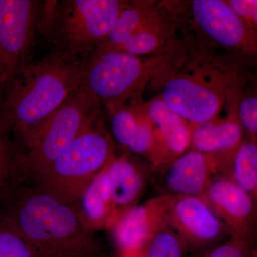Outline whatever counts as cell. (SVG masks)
<instances>
[{"label":"cell","mask_w":257,"mask_h":257,"mask_svg":"<svg viewBox=\"0 0 257 257\" xmlns=\"http://www.w3.org/2000/svg\"><path fill=\"white\" fill-rule=\"evenodd\" d=\"M1 215L39 257H98L101 246L77 207L36 186L19 184L3 201Z\"/></svg>","instance_id":"6da1fadb"},{"label":"cell","mask_w":257,"mask_h":257,"mask_svg":"<svg viewBox=\"0 0 257 257\" xmlns=\"http://www.w3.org/2000/svg\"><path fill=\"white\" fill-rule=\"evenodd\" d=\"M202 197L222 221L230 236L256 242V203L234 179L229 177L214 179Z\"/></svg>","instance_id":"8fae6325"},{"label":"cell","mask_w":257,"mask_h":257,"mask_svg":"<svg viewBox=\"0 0 257 257\" xmlns=\"http://www.w3.org/2000/svg\"><path fill=\"white\" fill-rule=\"evenodd\" d=\"M106 171L116 221L126 209L137 205L146 186V178L141 168L126 156L113 157L106 165Z\"/></svg>","instance_id":"e0dca14e"},{"label":"cell","mask_w":257,"mask_h":257,"mask_svg":"<svg viewBox=\"0 0 257 257\" xmlns=\"http://www.w3.org/2000/svg\"><path fill=\"white\" fill-rule=\"evenodd\" d=\"M170 195L152 198L124 211L111 226L120 257H140L154 233L166 221Z\"/></svg>","instance_id":"4fadbf2b"},{"label":"cell","mask_w":257,"mask_h":257,"mask_svg":"<svg viewBox=\"0 0 257 257\" xmlns=\"http://www.w3.org/2000/svg\"><path fill=\"white\" fill-rule=\"evenodd\" d=\"M231 162L219 155L189 150L162 168V195L202 197L214 175L226 171L231 175Z\"/></svg>","instance_id":"7c38bea8"},{"label":"cell","mask_w":257,"mask_h":257,"mask_svg":"<svg viewBox=\"0 0 257 257\" xmlns=\"http://www.w3.org/2000/svg\"><path fill=\"white\" fill-rule=\"evenodd\" d=\"M142 106L155 135L156 154L153 166L162 170L190 149V124L172 110L160 96Z\"/></svg>","instance_id":"5bb4252c"},{"label":"cell","mask_w":257,"mask_h":257,"mask_svg":"<svg viewBox=\"0 0 257 257\" xmlns=\"http://www.w3.org/2000/svg\"><path fill=\"white\" fill-rule=\"evenodd\" d=\"M100 105L83 82L60 108L29 134L17 147L23 181L33 180L46 170L101 114Z\"/></svg>","instance_id":"277c9868"},{"label":"cell","mask_w":257,"mask_h":257,"mask_svg":"<svg viewBox=\"0 0 257 257\" xmlns=\"http://www.w3.org/2000/svg\"><path fill=\"white\" fill-rule=\"evenodd\" d=\"M86 64L56 51L27 64L5 86L0 101V130L18 147L83 84Z\"/></svg>","instance_id":"7a4b0ae2"},{"label":"cell","mask_w":257,"mask_h":257,"mask_svg":"<svg viewBox=\"0 0 257 257\" xmlns=\"http://www.w3.org/2000/svg\"><path fill=\"white\" fill-rule=\"evenodd\" d=\"M252 257H257V241L255 243L254 248H253Z\"/></svg>","instance_id":"f1b7e54d"},{"label":"cell","mask_w":257,"mask_h":257,"mask_svg":"<svg viewBox=\"0 0 257 257\" xmlns=\"http://www.w3.org/2000/svg\"><path fill=\"white\" fill-rule=\"evenodd\" d=\"M239 92L231 99L229 112L226 117L216 118L202 124H190L189 150L219 155L228 159L232 163L235 153L246 138L236 111Z\"/></svg>","instance_id":"9a60e30c"},{"label":"cell","mask_w":257,"mask_h":257,"mask_svg":"<svg viewBox=\"0 0 257 257\" xmlns=\"http://www.w3.org/2000/svg\"><path fill=\"white\" fill-rule=\"evenodd\" d=\"M166 222L194 251L213 247L229 233L207 201L199 196H170Z\"/></svg>","instance_id":"30bf717a"},{"label":"cell","mask_w":257,"mask_h":257,"mask_svg":"<svg viewBox=\"0 0 257 257\" xmlns=\"http://www.w3.org/2000/svg\"><path fill=\"white\" fill-rule=\"evenodd\" d=\"M172 22L161 12L145 24L119 48L131 55H143L160 53L165 51L173 41Z\"/></svg>","instance_id":"d6986e66"},{"label":"cell","mask_w":257,"mask_h":257,"mask_svg":"<svg viewBox=\"0 0 257 257\" xmlns=\"http://www.w3.org/2000/svg\"><path fill=\"white\" fill-rule=\"evenodd\" d=\"M113 138L128 151L147 157L154 165L156 154L155 135L150 121L138 102L111 114Z\"/></svg>","instance_id":"2e32d148"},{"label":"cell","mask_w":257,"mask_h":257,"mask_svg":"<svg viewBox=\"0 0 257 257\" xmlns=\"http://www.w3.org/2000/svg\"><path fill=\"white\" fill-rule=\"evenodd\" d=\"M158 57L144 60L119 50H94L86 64L84 82L89 92L109 114L136 100L149 79L162 72Z\"/></svg>","instance_id":"52a82bcc"},{"label":"cell","mask_w":257,"mask_h":257,"mask_svg":"<svg viewBox=\"0 0 257 257\" xmlns=\"http://www.w3.org/2000/svg\"><path fill=\"white\" fill-rule=\"evenodd\" d=\"M4 84L3 82V69H2V60L1 56H0V101H1L2 96L4 92Z\"/></svg>","instance_id":"83f0119b"},{"label":"cell","mask_w":257,"mask_h":257,"mask_svg":"<svg viewBox=\"0 0 257 257\" xmlns=\"http://www.w3.org/2000/svg\"><path fill=\"white\" fill-rule=\"evenodd\" d=\"M188 251L182 238L165 221L147 241L140 257H186Z\"/></svg>","instance_id":"7402d4cb"},{"label":"cell","mask_w":257,"mask_h":257,"mask_svg":"<svg viewBox=\"0 0 257 257\" xmlns=\"http://www.w3.org/2000/svg\"><path fill=\"white\" fill-rule=\"evenodd\" d=\"M0 257H39L31 245L0 214Z\"/></svg>","instance_id":"d4e9b609"},{"label":"cell","mask_w":257,"mask_h":257,"mask_svg":"<svg viewBox=\"0 0 257 257\" xmlns=\"http://www.w3.org/2000/svg\"><path fill=\"white\" fill-rule=\"evenodd\" d=\"M255 243L231 237L213 246L203 257H252Z\"/></svg>","instance_id":"484cf974"},{"label":"cell","mask_w":257,"mask_h":257,"mask_svg":"<svg viewBox=\"0 0 257 257\" xmlns=\"http://www.w3.org/2000/svg\"><path fill=\"white\" fill-rule=\"evenodd\" d=\"M160 12L155 4L150 2L126 3L106 40L96 49L115 50L119 48Z\"/></svg>","instance_id":"ffe728a7"},{"label":"cell","mask_w":257,"mask_h":257,"mask_svg":"<svg viewBox=\"0 0 257 257\" xmlns=\"http://www.w3.org/2000/svg\"><path fill=\"white\" fill-rule=\"evenodd\" d=\"M42 5L33 0H0V56L4 87L28 64L35 33L40 29Z\"/></svg>","instance_id":"ba28073f"},{"label":"cell","mask_w":257,"mask_h":257,"mask_svg":"<svg viewBox=\"0 0 257 257\" xmlns=\"http://www.w3.org/2000/svg\"><path fill=\"white\" fill-rule=\"evenodd\" d=\"M228 3L257 36V0H229Z\"/></svg>","instance_id":"4316f807"},{"label":"cell","mask_w":257,"mask_h":257,"mask_svg":"<svg viewBox=\"0 0 257 257\" xmlns=\"http://www.w3.org/2000/svg\"><path fill=\"white\" fill-rule=\"evenodd\" d=\"M236 111L246 137L257 142V81L246 79L238 94Z\"/></svg>","instance_id":"cb8c5ba5"},{"label":"cell","mask_w":257,"mask_h":257,"mask_svg":"<svg viewBox=\"0 0 257 257\" xmlns=\"http://www.w3.org/2000/svg\"><path fill=\"white\" fill-rule=\"evenodd\" d=\"M126 2L69 0L45 2L40 28L58 47L57 52L78 58L96 50L110 32Z\"/></svg>","instance_id":"5b68a950"},{"label":"cell","mask_w":257,"mask_h":257,"mask_svg":"<svg viewBox=\"0 0 257 257\" xmlns=\"http://www.w3.org/2000/svg\"><path fill=\"white\" fill-rule=\"evenodd\" d=\"M187 72H168L162 86L161 99L190 124L217 118L226 100L231 99L246 77L238 67H220L211 72L192 67Z\"/></svg>","instance_id":"8992f818"},{"label":"cell","mask_w":257,"mask_h":257,"mask_svg":"<svg viewBox=\"0 0 257 257\" xmlns=\"http://www.w3.org/2000/svg\"><path fill=\"white\" fill-rule=\"evenodd\" d=\"M114 157L112 139L99 114L32 182L62 202L75 205L91 181Z\"/></svg>","instance_id":"3957f363"},{"label":"cell","mask_w":257,"mask_h":257,"mask_svg":"<svg viewBox=\"0 0 257 257\" xmlns=\"http://www.w3.org/2000/svg\"><path fill=\"white\" fill-rule=\"evenodd\" d=\"M231 178L252 197L257 204V142L246 136L235 153Z\"/></svg>","instance_id":"44dd1931"},{"label":"cell","mask_w":257,"mask_h":257,"mask_svg":"<svg viewBox=\"0 0 257 257\" xmlns=\"http://www.w3.org/2000/svg\"><path fill=\"white\" fill-rule=\"evenodd\" d=\"M189 6L193 22L208 40L239 55L257 57V36L227 1L193 0Z\"/></svg>","instance_id":"9c48e42d"},{"label":"cell","mask_w":257,"mask_h":257,"mask_svg":"<svg viewBox=\"0 0 257 257\" xmlns=\"http://www.w3.org/2000/svg\"><path fill=\"white\" fill-rule=\"evenodd\" d=\"M74 206L84 224L92 231L111 227L115 221V209L106 166L91 181Z\"/></svg>","instance_id":"ac0fdd59"},{"label":"cell","mask_w":257,"mask_h":257,"mask_svg":"<svg viewBox=\"0 0 257 257\" xmlns=\"http://www.w3.org/2000/svg\"><path fill=\"white\" fill-rule=\"evenodd\" d=\"M22 182L18 150L6 134L0 130V201Z\"/></svg>","instance_id":"603a6c76"}]
</instances>
